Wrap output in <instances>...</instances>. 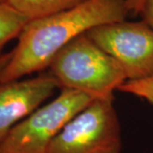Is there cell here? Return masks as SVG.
I'll return each instance as SVG.
<instances>
[{
	"label": "cell",
	"instance_id": "1",
	"mask_svg": "<svg viewBox=\"0 0 153 153\" xmlns=\"http://www.w3.org/2000/svg\"><path fill=\"white\" fill-rule=\"evenodd\" d=\"M124 0H87L72 9L30 20L18 37L12 57L0 74V83L49 67L71 41L93 28L125 20Z\"/></svg>",
	"mask_w": 153,
	"mask_h": 153
},
{
	"label": "cell",
	"instance_id": "2",
	"mask_svg": "<svg viewBox=\"0 0 153 153\" xmlns=\"http://www.w3.org/2000/svg\"><path fill=\"white\" fill-rule=\"evenodd\" d=\"M49 67L60 88L80 91L95 100H113V92L127 82L120 65L87 33L61 49Z\"/></svg>",
	"mask_w": 153,
	"mask_h": 153
},
{
	"label": "cell",
	"instance_id": "3",
	"mask_svg": "<svg viewBox=\"0 0 153 153\" xmlns=\"http://www.w3.org/2000/svg\"><path fill=\"white\" fill-rule=\"evenodd\" d=\"M95 99L70 88L33 111L16 125L0 143L4 153H46L64 127Z\"/></svg>",
	"mask_w": 153,
	"mask_h": 153
},
{
	"label": "cell",
	"instance_id": "4",
	"mask_svg": "<svg viewBox=\"0 0 153 153\" xmlns=\"http://www.w3.org/2000/svg\"><path fill=\"white\" fill-rule=\"evenodd\" d=\"M113 100H95L73 117L46 153H122L118 117Z\"/></svg>",
	"mask_w": 153,
	"mask_h": 153
},
{
	"label": "cell",
	"instance_id": "5",
	"mask_svg": "<svg viewBox=\"0 0 153 153\" xmlns=\"http://www.w3.org/2000/svg\"><path fill=\"white\" fill-rule=\"evenodd\" d=\"M87 35L120 65L127 81L153 76V28L123 21L93 28Z\"/></svg>",
	"mask_w": 153,
	"mask_h": 153
},
{
	"label": "cell",
	"instance_id": "6",
	"mask_svg": "<svg viewBox=\"0 0 153 153\" xmlns=\"http://www.w3.org/2000/svg\"><path fill=\"white\" fill-rule=\"evenodd\" d=\"M57 88L60 85L50 73L0 83V143L15 126L39 108Z\"/></svg>",
	"mask_w": 153,
	"mask_h": 153
},
{
	"label": "cell",
	"instance_id": "7",
	"mask_svg": "<svg viewBox=\"0 0 153 153\" xmlns=\"http://www.w3.org/2000/svg\"><path fill=\"white\" fill-rule=\"evenodd\" d=\"M87 0H8L7 3L29 20L67 10Z\"/></svg>",
	"mask_w": 153,
	"mask_h": 153
},
{
	"label": "cell",
	"instance_id": "8",
	"mask_svg": "<svg viewBox=\"0 0 153 153\" xmlns=\"http://www.w3.org/2000/svg\"><path fill=\"white\" fill-rule=\"evenodd\" d=\"M30 20L8 3L0 4V50L15 38H18Z\"/></svg>",
	"mask_w": 153,
	"mask_h": 153
},
{
	"label": "cell",
	"instance_id": "9",
	"mask_svg": "<svg viewBox=\"0 0 153 153\" xmlns=\"http://www.w3.org/2000/svg\"><path fill=\"white\" fill-rule=\"evenodd\" d=\"M118 90L142 98L153 104V76L140 80L127 81Z\"/></svg>",
	"mask_w": 153,
	"mask_h": 153
},
{
	"label": "cell",
	"instance_id": "10",
	"mask_svg": "<svg viewBox=\"0 0 153 153\" xmlns=\"http://www.w3.org/2000/svg\"><path fill=\"white\" fill-rule=\"evenodd\" d=\"M141 12L145 16L146 24L153 28V0H146Z\"/></svg>",
	"mask_w": 153,
	"mask_h": 153
},
{
	"label": "cell",
	"instance_id": "11",
	"mask_svg": "<svg viewBox=\"0 0 153 153\" xmlns=\"http://www.w3.org/2000/svg\"><path fill=\"white\" fill-rule=\"evenodd\" d=\"M125 5L128 11H132L134 13L141 12L146 0H124Z\"/></svg>",
	"mask_w": 153,
	"mask_h": 153
},
{
	"label": "cell",
	"instance_id": "12",
	"mask_svg": "<svg viewBox=\"0 0 153 153\" xmlns=\"http://www.w3.org/2000/svg\"><path fill=\"white\" fill-rule=\"evenodd\" d=\"M11 57H12V51L4 54H0V74L2 73L6 65L9 63V61L10 60Z\"/></svg>",
	"mask_w": 153,
	"mask_h": 153
},
{
	"label": "cell",
	"instance_id": "13",
	"mask_svg": "<svg viewBox=\"0 0 153 153\" xmlns=\"http://www.w3.org/2000/svg\"><path fill=\"white\" fill-rule=\"evenodd\" d=\"M7 1L8 0H0V4H2V3H7Z\"/></svg>",
	"mask_w": 153,
	"mask_h": 153
},
{
	"label": "cell",
	"instance_id": "14",
	"mask_svg": "<svg viewBox=\"0 0 153 153\" xmlns=\"http://www.w3.org/2000/svg\"><path fill=\"white\" fill-rule=\"evenodd\" d=\"M0 153H4V152H2V151L0 150Z\"/></svg>",
	"mask_w": 153,
	"mask_h": 153
}]
</instances>
